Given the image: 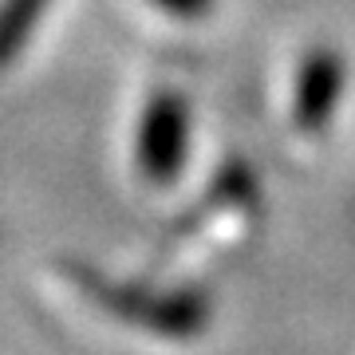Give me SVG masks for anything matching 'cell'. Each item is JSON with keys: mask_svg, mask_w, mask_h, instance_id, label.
<instances>
[{"mask_svg": "<svg viewBox=\"0 0 355 355\" xmlns=\"http://www.w3.org/2000/svg\"><path fill=\"white\" fill-rule=\"evenodd\" d=\"M343 79H347V67L336 48H316L304 55L296 71V95H292V127L300 135L328 130L331 114L340 107Z\"/></svg>", "mask_w": 355, "mask_h": 355, "instance_id": "obj_3", "label": "cell"}, {"mask_svg": "<svg viewBox=\"0 0 355 355\" xmlns=\"http://www.w3.org/2000/svg\"><path fill=\"white\" fill-rule=\"evenodd\" d=\"M257 202V174L245 158H229L209 182L202 209H241V205Z\"/></svg>", "mask_w": 355, "mask_h": 355, "instance_id": "obj_5", "label": "cell"}, {"mask_svg": "<svg viewBox=\"0 0 355 355\" xmlns=\"http://www.w3.org/2000/svg\"><path fill=\"white\" fill-rule=\"evenodd\" d=\"M150 4H158L162 12L178 16V20H198L214 8V0H150Z\"/></svg>", "mask_w": 355, "mask_h": 355, "instance_id": "obj_6", "label": "cell"}, {"mask_svg": "<svg viewBox=\"0 0 355 355\" xmlns=\"http://www.w3.org/2000/svg\"><path fill=\"white\" fill-rule=\"evenodd\" d=\"M76 288L87 296L99 312L123 320L130 328L154 331L162 340H193L209 328L214 300L205 288H150V284H123L95 272L87 265H67Z\"/></svg>", "mask_w": 355, "mask_h": 355, "instance_id": "obj_1", "label": "cell"}, {"mask_svg": "<svg viewBox=\"0 0 355 355\" xmlns=\"http://www.w3.org/2000/svg\"><path fill=\"white\" fill-rule=\"evenodd\" d=\"M190 146V103L178 91H158L150 95L146 111L139 119V142L135 158L150 186H170L186 162Z\"/></svg>", "mask_w": 355, "mask_h": 355, "instance_id": "obj_2", "label": "cell"}, {"mask_svg": "<svg viewBox=\"0 0 355 355\" xmlns=\"http://www.w3.org/2000/svg\"><path fill=\"white\" fill-rule=\"evenodd\" d=\"M48 4L51 0H0V71L16 64Z\"/></svg>", "mask_w": 355, "mask_h": 355, "instance_id": "obj_4", "label": "cell"}]
</instances>
